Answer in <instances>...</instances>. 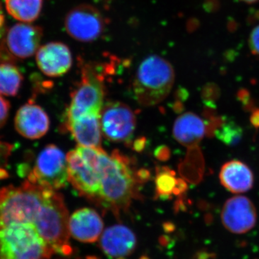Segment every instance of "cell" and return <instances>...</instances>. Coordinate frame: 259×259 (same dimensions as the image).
<instances>
[{
	"label": "cell",
	"instance_id": "obj_33",
	"mask_svg": "<svg viewBox=\"0 0 259 259\" xmlns=\"http://www.w3.org/2000/svg\"><path fill=\"white\" fill-rule=\"evenodd\" d=\"M199 26V20L195 18L191 19L190 21L188 22V24H187V28H188L190 32L194 31V30H197Z\"/></svg>",
	"mask_w": 259,
	"mask_h": 259
},
{
	"label": "cell",
	"instance_id": "obj_31",
	"mask_svg": "<svg viewBox=\"0 0 259 259\" xmlns=\"http://www.w3.org/2000/svg\"><path fill=\"white\" fill-rule=\"evenodd\" d=\"M250 121L253 127L259 128V108H254L252 110Z\"/></svg>",
	"mask_w": 259,
	"mask_h": 259
},
{
	"label": "cell",
	"instance_id": "obj_24",
	"mask_svg": "<svg viewBox=\"0 0 259 259\" xmlns=\"http://www.w3.org/2000/svg\"><path fill=\"white\" fill-rule=\"evenodd\" d=\"M221 95L219 87L214 83H208L204 87L202 97L207 107L214 108V102L217 101Z\"/></svg>",
	"mask_w": 259,
	"mask_h": 259
},
{
	"label": "cell",
	"instance_id": "obj_7",
	"mask_svg": "<svg viewBox=\"0 0 259 259\" xmlns=\"http://www.w3.org/2000/svg\"><path fill=\"white\" fill-rule=\"evenodd\" d=\"M106 22L100 10L90 5H80L70 10L64 20L68 34L80 42H93L103 33Z\"/></svg>",
	"mask_w": 259,
	"mask_h": 259
},
{
	"label": "cell",
	"instance_id": "obj_18",
	"mask_svg": "<svg viewBox=\"0 0 259 259\" xmlns=\"http://www.w3.org/2000/svg\"><path fill=\"white\" fill-rule=\"evenodd\" d=\"M205 133L204 121L193 112H186L180 115L174 125L175 139L186 147H196L203 139Z\"/></svg>",
	"mask_w": 259,
	"mask_h": 259
},
{
	"label": "cell",
	"instance_id": "obj_5",
	"mask_svg": "<svg viewBox=\"0 0 259 259\" xmlns=\"http://www.w3.org/2000/svg\"><path fill=\"white\" fill-rule=\"evenodd\" d=\"M81 64V81L73 94L66 120L90 114L100 115L104 107L103 79L98 66L89 63Z\"/></svg>",
	"mask_w": 259,
	"mask_h": 259
},
{
	"label": "cell",
	"instance_id": "obj_21",
	"mask_svg": "<svg viewBox=\"0 0 259 259\" xmlns=\"http://www.w3.org/2000/svg\"><path fill=\"white\" fill-rule=\"evenodd\" d=\"M186 188L187 185L185 182L177 180L174 176L173 172L163 171L158 174L156 180L158 196L167 198L171 194H179L185 192Z\"/></svg>",
	"mask_w": 259,
	"mask_h": 259
},
{
	"label": "cell",
	"instance_id": "obj_30",
	"mask_svg": "<svg viewBox=\"0 0 259 259\" xmlns=\"http://www.w3.org/2000/svg\"><path fill=\"white\" fill-rule=\"evenodd\" d=\"M259 22V10L251 9L249 11V15L247 17V23L248 25H253V24Z\"/></svg>",
	"mask_w": 259,
	"mask_h": 259
},
{
	"label": "cell",
	"instance_id": "obj_15",
	"mask_svg": "<svg viewBox=\"0 0 259 259\" xmlns=\"http://www.w3.org/2000/svg\"><path fill=\"white\" fill-rule=\"evenodd\" d=\"M103 227L100 214L95 209L88 207L77 209L69 218L70 236L82 243H93L98 241Z\"/></svg>",
	"mask_w": 259,
	"mask_h": 259
},
{
	"label": "cell",
	"instance_id": "obj_34",
	"mask_svg": "<svg viewBox=\"0 0 259 259\" xmlns=\"http://www.w3.org/2000/svg\"><path fill=\"white\" fill-rule=\"evenodd\" d=\"M241 1L248 3V4H253V3H258L259 0H241Z\"/></svg>",
	"mask_w": 259,
	"mask_h": 259
},
{
	"label": "cell",
	"instance_id": "obj_4",
	"mask_svg": "<svg viewBox=\"0 0 259 259\" xmlns=\"http://www.w3.org/2000/svg\"><path fill=\"white\" fill-rule=\"evenodd\" d=\"M54 254L32 227L13 225L0 229V259H52Z\"/></svg>",
	"mask_w": 259,
	"mask_h": 259
},
{
	"label": "cell",
	"instance_id": "obj_17",
	"mask_svg": "<svg viewBox=\"0 0 259 259\" xmlns=\"http://www.w3.org/2000/svg\"><path fill=\"white\" fill-rule=\"evenodd\" d=\"M221 185L234 194L244 193L253 186V172L243 162L233 160L227 162L220 171Z\"/></svg>",
	"mask_w": 259,
	"mask_h": 259
},
{
	"label": "cell",
	"instance_id": "obj_2",
	"mask_svg": "<svg viewBox=\"0 0 259 259\" xmlns=\"http://www.w3.org/2000/svg\"><path fill=\"white\" fill-rule=\"evenodd\" d=\"M95 170L100 182V203L116 215L125 212L137 195V178L127 158L100 150Z\"/></svg>",
	"mask_w": 259,
	"mask_h": 259
},
{
	"label": "cell",
	"instance_id": "obj_26",
	"mask_svg": "<svg viewBox=\"0 0 259 259\" xmlns=\"http://www.w3.org/2000/svg\"><path fill=\"white\" fill-rule=\"evenodd\" d=\"M248 44L253 55L259 56V25L250 33Z\"/></svg>",
	"mask_w": 259,
	"mask_h": 259
},
{
	"label": "cell",
	"instance_id": "obj_27",
	"mask_svg": "<svg viewBox=\"0 0 259 259\" xmlns=\"http://www.w3.org/2000/svg\"><path fill=\"white\" fill-rule=\"evenodd\" d=\"M10 108V102L0 95V129L6 123L9 116Z\"/></svg>",
	"mask_w": 259,
	"mask_h": 259
},
{
	"label": "cell",
	"instance_id": "obj_8",
	"mask_svg": "<svg viewBox=\"0 0 259 259\" xmlns=\"http://www.w3.org/2000/svg\"><path fill=\"white\" fill-rule=\"evenodd\" d=\"M102 133L115 142H127L134 134L136 118L131 107L120 102L104 105L100 115Z\"/></svg>",
	"mask_w": 259,
	"mask_h": 259
},
{
	"label": "cell",
	"instance_id": "obj_19",
	"mask_svg": "<svg viewBox=\"0 0 259 259\" xmlns=\"http://www.w3.org/2000/svg\"><path fill=\"white\" fill-rule=\"evenodd\" d=\"M44 0H5L7 11L23 23H32L41 13Z\"/></svg>",
	"mask_w": 259,
	"mask_h": 259
},
{
	"label": "cell",
	"instance_id": "obj_23",
	"mask_svg": "<svg viewBox=\"0 0 259 259\" xmlns=\"http://www.w3.org/2000/svg\"><path fill=\"white\" fill-rule=\"evenodd\" d=\"M13 149V145L0 140V180L8 177L7 166Z\"/></svg>",
	"mask_w": 259,
	"mask_h": 259
},
{
	"label": "cell",
	"instance_id": "obj_9",
	"mask_svg": "<svg viewBox=\"0 0 259 259\" xmlns=\"http://www.w3.org/2000/svg\"><path fill=\"white\" fill-rule=\"evenodd\" d=\"M69 182L82 196L100 202V182L98 173L76 151L66 155Z\"/></svg>",
	"mask_w": 259,
	"mask_h": 259
},
{
	"label": "cell",
	"instance_id": "obj_22",
	"mask_svg": "<svg viewBox=\"0 0 259 259\" xmlns=\"http://www.w3.org/2000/svg\"><path fill=\"white\" fill-rule=\"evenodd\" d=\"M218 140L226 146H233L239 144L243 136V130L233 121L225 120L214 133Z\"/></svg>",
	"mask_w": 259,
	"mask_h": 259
},
{
	"label": "cell",
	"instance_id": "obj_3",
	"mask_svg": "<svg viewBox=\"0 0 259 259\" xmlns=\"http://www.w3.org/2000/svg\"><path fill=\"white\" fill-rule=\"evenodd\" d=\"M175 79V69L170 62L159 56H148L139 65L135 76V97L142 106H155L171 93Z\"/></svg>",
	"mask_w": 259,
	"mask_h": 259
},
{
	"label": "cell",
	"instance_id": "obj_25",
	"mask_svg": "<svg viewBox=\"0 0 259 259\" xmlns=\"http://www.w3.org/2000/svg\"><path fill=\"white\" fill-rule=\"evenodd\" d=\"M237 97H238V100L243 104L245 110L251 112L253 109L255 108L254 104H253V100H251V97H250L248 90H245V89H241V90L238 92Z\"/></svg>",
	"mask_w": 259,
	"mask_h": 259
},
{
	"label": "cell",
	"instance_id": "obj_29",
	"mask_svg": "<svg viewBox=\"0 0 259 259\" xmlns=\"http://www.w3.org/2000/svg\"><path fill=\"white\" fill-rule=\"evenodd\" d=\"M6 29H5V19L4 13H3V8L0 4V47H2L3 40L4 39Z\"/></svg>",
	"mask_w": 259,
	"mask_h": 259
},
{
	"label": "cell",
	"instance_id": "obj_12",
	"mask_svg": "<svg viewBox=\"0 0 259 259\" xmlns=\"http://www.w3.org/2000/svg\"><path fill=\"white\" fill-rule=\"evenodd\" d=\"M37 66L44 74L59 77L69 71L72 66V54L69 48L61 42H48L36 53Z\"/></svg>",
	"mask_w": 259,
	"mask_h": 259
},
{
	"label": "cell",
	"instance_id": "obj_13",
	"mask_svg": "<svg viewBox=\"0 0 259 259\" xmlns=\"http://www.w3.org/2000/svg\"><path fill=\"white\" fill-rule=\"evenodd\" d=\"M15 127L25 139H39L45 136L50 127V120L41 107L29 101L17 112Z\"/></svg>",
	"mask_w": 259,
	"mask_h": 259
},
{
	"label": "cell",
	"instance_id": "obj_14",
	"mask_svg": "<svg viewBox=\"0 0 259 259\" xmlns=\"http://www.w3.org/2000/svg\"><path fill=\"white\" fill-rule=\"evenodd\" d=\"M100 247L112 259H126L132 255L137 245L134 232L124 225L107 228L100 237Z\"/></svg>",
	"mask_w": 259,
	"mask_h": 259
},
{
	"label": "cell",
	"instance_id": "obj_20",
	"mask_svg": "<svg viewBox=\"0 0 259 259\" xmlns=\"http://www.w3.org/2000/svg\"><path fill=\"white\" fill-rule=\"evenodd\" d=\"M23 81V74L15 65L0 64V95L15 96L21 88Z\"/></svg>",
	"mask_w": 259,
	"mask_h": 259
},
{
	"label": "cell",
	"instance_id": "obj_32",
	"mask_svg": "<svg viewBox=\"0 0 259 259\" xmlns=\"http://www.w3.org/2000/svg\"><path fill=\"white\" fill-rule=\"evenodd\" d=\"M239 24L237 23L236 20L233 18H228V23H227V28L228 31L231 32H236L238 29Z\"/></svg>",
	"mask_w": 259,
	"mask_h": 259
},
{
	"label": "cell",
	"instance_id": "obj_16",
	"mask_svg": "<svg viewBox=\"0 0 259 259\" xmlns=\"http://www.w3.org/2000/svg\"><path fill=\"white\" fill-rule=\"evenodd\" d=\"M100 115L90 114L66 120V126L79 146L101 148L102 129Z\"/></svg>",
	"mask_w": 259,
	"mask_h": 259
},
{
	"label": "cell",
	"instance_id": "obj_1",
	"mask_svg": "<svg viewBox=\"0 0 259 259\" xmlns=\"http://www.w3.org/2000/svg\"><path fill=\"white\" fill-rule=\"evenodd\" d=\"M69 213L61 194L26 180L0 189V229L32 227L56 253L69 255Z\"/></svg>",
	"mask_w": 259,
	"mask_h": 259
},
{
	"label": "cell",
	"instance_id": "obj_11",
	"mask_svg": "<svg viewBox=\"0 0 259 259\" xmlns=\"http://www.w3.org/2000/svg\"><path fill=\"white\" fill-rule=\"evenodd\" d=\"M5 35L3 44L10 55L19 59H28L40 48L42 30L36 25L19 23L7 30Z\"/></svg>",
	"mask_w": 259,
	"mask_h": 259
},
{
	"label": "cell",
	"instance_id": "obj_10",
	"mask_svg": "<svg viewBox=\"0 0 259 259\" xmlns=\"http://www.w3.org/2000/svg\"><path fill=\"white\" fill-rule=\"evenodd\" d=\"M221 220L228 231L236 234H243L255 226L256 209L248 197L235 196L228 199L223 205Z\"/></svg>",
	"mask_w": 259,
	"mask_h": 259
},
{
	"label": "cell",
	"instance_id": "obj_6",
	"mask_svg": "<svg viewBox=\"0 0 259 259\" xmlns=\"http://www.w3.org/2000/svg\"><path fill=\"white\" fill-rule=\"evenodd\" d=\"M27 180L51 190L64 188L69 183L66 155L55 145H49L39 153Z\"/></svg>",
	"mask_w": 259,
	"mask_h": 259
},
{
	"label": "cell",
	"instance_id": "obj_28",
	"mask_svg": "<svg viewBox=\"0 0 259 259\" xmlns=\"http://www.w3.org/2000/svg\"><path fill=\"white\" fill-rule=\"evenodd\" d=\"M221 4L220 0H204L203 8L206 13H217L221 9Z\"/></svg>",
	"mask_w": 259,
	"mask_h": 259
}]
</instances>
